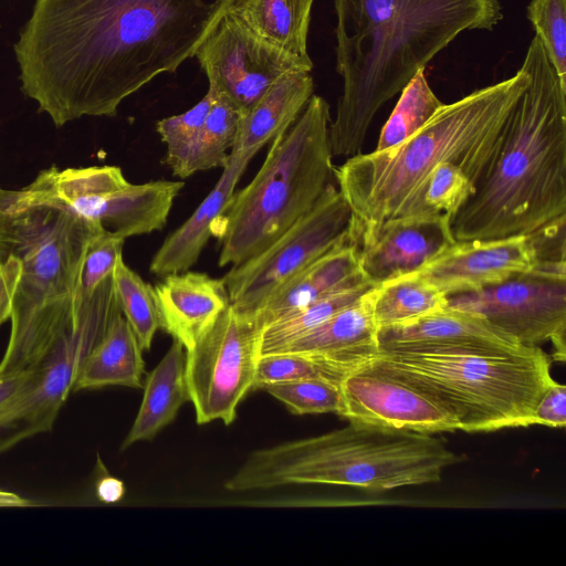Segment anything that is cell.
<instances>
[{"label":"cell","instance_id":"obj_23","mask_svg":"<svg viewBox=\"0 0 566 566\" xmlns=\"http://www.w3.org/2000/svg\"><path fill=\"white\" fill-rule=\"evenodd\" d=\"M314 92L307 71L293 70L280 76L244 115H241L232 150L254 156L296 122Z\"/></svg>","mask_w":566,"mask_h":566},{"label":"cell","instance_id":"obj_16","mask_svg":"<svg viewBox=\"0 0 566 566\" xmlns=\"http://www.w3.org/2000/svg\"><path fill=\"white\" fill-rule=\"evenodd\" d=\"M537 261L531 235L455 240L415 273L449 297L502 283L532 270Z\"/></svg>","mask_w":566,"mask_h":566},{"label":"cell","instance_id":"obj_24","mask_svg":"<svg viewBox=\"0 0 566 566\" xmlns=\"http://www.w3.org/2000/svg\"><path fill=\"white\" fill-rule=\"evenodd\" d=\"M189 400L186 349L174 339L163 359L146 377L139 410L120 450L139 441L151 440Z\"/></svg>","mask_w":566,"mask_h":566},{"label":"cell","instance_id":"obj_27","mask_svg":"<svg viewBox=\"0 0 566 566\" xmlns=\"http://www.w3.org/2000/svg\"><path fill=\"white\" fill-rule=\"evenodd\" d=\"M371 297L378 329L408 323L448 306V296L415 272L374 285Z\"/></svg>","mask_w":566,"mask_h":566},{"label":"cell","instance_id":"obj_41","mask_svg":"<svg viewBox=\"0 0 566 566\" xmlns=\"http://www.w3.org/2000/svg\"><path fill=\"white\" fill-rule=\"evenodd\" d=\"M30 505L31 502L28 499L14 492L0 490V507H25Z\"/></svg>","mask_w":566,"mask_h":566},{"label":"cell","instance_id":"obj_30","mask_svg":"<svg viewBox=\"0 0 566 566\" xmlns=\"http://www.w3.org/2000/svg\"><path fill=\"white\" fill-rule=\"evenodd\" d=\"M442 105L428 84L424 69L419 70L400 92L375 150H385L402 143L418 132Z\"/></svg>","mask_w":566,"mask_h":566},{"label":"cell","instance_id":"obj_35","mask_svg":"<svg viewBox=\"0 0 566 566\" xmlns=\"http://www.w3.org/2000/svg\"><path fill=\"white\" fill-rule=\"evenodd\" d=\"M474 192L475 185L460 166L442 163L429 176L423 200L429 210L453 220Z\"/></svg>","mask_w":566,"mask_h":566},{"label":"cell","instance_id":"obj_29","mask_svg":"<svg viewBox=\"0 0 566 566\" xmlns=\"http://www.w3.org/2000/svg\"><path fill=\"white\" fill-rule=\"evenodd\" d=\"M374 284L361 283L327 295L296 312L290 313L262 328L261 355L273 353L327 318L358 301Z\"/></svg>","mask_w":566,"mask_h":566},{"label":"cell","instance_id":"obj_8","mask_svg":"<svg viewBox=\"0 0 566 566\" xmlns=\"http://www.w3.org/2000/svg\"><path fill=\"white\" fill-rule=\"evenodd\" d=\"M365 361L434 396L467 432L535 426V406L554 380L539 346L502 355L379 349Z\"/></svg>","mask_w":566,"mask_h":566},{"label":"cell","instance_id":"obj_14","mask_svg":"<svg viewBox=\"0 0 566 566\" xmlns=\"http://www.w3.org/2000/svg\"><path fill=\"white\" fill-rule=\"evenodd\" d=\"M195 56L209 80V88L228 98L241 115L284 73L313 69L311 59H300L265 44L229 12Z\"/></svg>","mask_w":566,"mask_h":566},{"label":"cell","instance_id":"obj_11","mask_svg":"<svg viewBox=\"0 0 566 566\" xmlns=\"http://www.w3.org/2000/svg\"><path fill=\"white\" fill-rule=\"evenodd\" d=\"M261 333L252 315L230 304L186 350L187 384L197 423L234 421L239 403L254 386Z\"/></svg>","mask_w":566,"mask_h":566},{"label":"cell","instance_id":"obj_15","mask_svg":"<svg viewBox=\"0 0 566 566\" xmlns=\"http://www.w3.org/2000/svg\"><path fill=\"white\" fill-rule=\"evenodd\" d=\"M337 416L354 422L426 433L460 430L448 406L409 380L367 361L340 380Z\"/></svg>","mask_w":566,"mask_h":566},{"label":"cell","instance_id":"obj_31","mask_svg":"<svg viewBox=\"0 0 566 566\" xmlns=\"http://www.w3.org/2000/svg\"><path fill=\"white\" fill-rule=\"evenodd\" d=\"M113 279L122 314L142 348L148 350L156 332L160 328L155 290L129 269L123 258L116 263Z\"/></svg>","mask_w":566,"mask_h":566},{"label":"cell","instance_id":"obj_37","mask_svg":"<svg viewBox=\"0 0 566 566\" xmlns=\"http://www.w3.org/2000/svg\"><path fill=\"white\" fill-rule=\"evenodd\" d=\"M534 424L564 428L566 424V387L553 380L534 409Z\"/></svg>","mask_w":566,"mask_h":566},{"label":"cell","instance_id":"obj_18","mask_svg":"<svg viewBox=\"0 0 566 566\" xmlns=\"http://www.w3.org/2000/svg\"><path fill=\"white\" fill-rule=\"evenodd\" d=\"M453 220L441 213L389 219L359 248V268L374 285L421 269L455 241Z\"/></svg>","mask_w":566,"mask_h":566},{"label":"cell","instance_id":"obj_3","mask_svg":"<svg viewBox=\"0 0 566 566\" xmlns=\"http://www.w3.org/2000/svg\"><path fill=\"white\" fill-rule=\"evenodd\" d=\"M527 83L521 66L512 77L443 104L402 143L360 153L334 168L350 209L349 234L358 248L389 219L436 213L424 205L423 195L438 165L460 166L476 188L495 160L507 117Z\"/></svg>","mask_w":566,"mask_h":566},{"label":"cell","instance_id":"obj_38","mask_svg":"<svg viewBox=\"0 0 566 566\" xmlns=\"http://www.w3.org/2000/svg\"><path fill=\"white\" fill-rule=\"evenodd\" d=\"M1 251V250H0ZM2 252L0 261V325L10 319L14 295L21 276V261L12 253Z\"/></svg>","mask_w":566,"mask_h":566},{"label":"cell","instance_id":"obj_9","mask_svg":"<svg viewBox=\"0 0 566 566\" xmlns=\"http://www.w3.org/2000/svg\"><path fill=\"white\" fill-rule=\"evenodd\" d=\"M120 315L113 275L91 292H77L74 322L33 363L0 412V453L52 429L84 360Z\"/></svg>","mask_w":566,"mask_h":566},{"label":"cell","instance_id":"obj_40","mask_svg":"<svg viewBox=\"0 0 566 566\" xmlns=\"http://www.w3.org/2000/svg\"><path fill=\"white\" fill-rule=\"evenodd\" d=\"M28 376V371L0 375V412L15 396Z\"/></svg>","mask_w":566,"mask_h":566},{"label":"cell","instance_id":"obj_17","mask_svg":"<svg viewBox=\"0 0 566 566\" xmlns=\"http://www.w3.org/2000/svg\"><path fill=\"white\" fill-rule=\"evenodd\" d=\"M379 349L502 355L527 346L481 315L446 306L418 319L379 328Z\"/></svg>","mask_w":566,"mask_h":566},{"label":"cell","instance_id":"obj_5","mask_svg":"<svg viewBox=\"0 0 566 566\" xmlns=\"http://www.w3.org/2000/svg\"><path fill=\"white\" fill-rule=\"evenodd\" d=\"M463 460L432 433L349 421L324 434L252 451L224 489L326 484L381 492L440 482L447 468Z\"/></svg>","mask_w":566,"mask_h":566},{"label":"cell","instance_id":"obj_28","mask_svg":"<svg viewBox=\"0 0 566 566\" xmlns=\"http://www.w3.org/2000/svg\"><path fill=\"white\" fill-rule=\"evenodd\" d=\"M214 95L202 127L182 158L171 168L172 174L179 178L216 167L223 168L229 159L241 114L223 95L216 92Z\"/></svg>","mask_w":566,"mask_h":566},{"label":"cell","instance_id":"obj_4","mask_svg":"<svg viewBox=\"0 0 566 566\" xmlns=\"http://www.w3.org/2000/svg\"><path fill=\"white\" fill-rule=\"evenodd\" d=\"M528 83L486 176L452 222L457 241L532 235L566 221V87L534 35Z\"/></svg>","mask_w":566,"mask_h":566},{"label":"cell","instance_id":"obj_36","mask_svg":"<svg viewBox=\"0 0 566 566\" xmlns=\"http://www.w3.org/2000/svg\"><path fill=\"white\" fill-rule=\"evenodd\" d=\"M216 95L211 88L190 109L157 122L156 130L167 146L165 164L172 168L185 155L189 145L202 127Z\"/></svg>","mask_w":566,"mask_h":566},{"label":"cell","instance_id":"obj_13","mask_svg":"<svg viewBox=\"0 0 566 566\" xmlns=\"http://www.w3.org/2000/svg\"><path fill=\"white\" fill-rule=\"evenodd\" d=\"M349 220V206L329 184L306 214L222 277L231 305L252 315L275 289L344 238Z\"/></svg>","mask_w":566,"mask_h":566},{"label":"cell","instance_id":"obj_33","mask_svg":"<svg viewBox=\"0 0 566 566\" xmlns=\"http://www.w3.org/2000/svg\"><path fill=\"white\" fill-rule=\"evenodd\" d=\"M349 370L314 357L274 352L262 354L258 360L253 389L303 378L325 377L340 381Z\"/></svg>","mask_w":566,"mask_h":566},{"label":"cell","instance_id":"obj_39","mask_svg":"<svg viewBox=\"0 0 566 566\" xmlns=\"http://www.w3.org/2000/svg\"><path fill=\"white\" fill-rule=\"evenodd\" d=\"M125 494L124 483L117 478L104 475L96 483V495L106 504L119 502Z\"/></svg>","mask_w":566,"mask_h":566},{"label":"cell","instance_id":"obj_26","mask_svg":"<svg viewBox=\"0 0 566 566\" xmlns=\"http://www.w3.org/2000/svg\"><path fill=\"white\" fill-rule=\"evenodd\" d=\"M143 352L122 314L84 360L72 391L106 386L142 388L145 375Z\"/></svg>","mask_w":566,"mask_h":566},{"label":"cell","instance_id":"obj_10","mask_svg":"<svg viewBox=\"0 0 566 566\" xmlns=\"http://www.w3.org/2000/svg\"><path fill=\"white\" fill-rule=\"evenodd\" d=\"M184 181L133 185L117 166L42 170L21 188L33 200L62 207L99 231L123 239L161 230Z\"/></svg>","mask_w":566,"mask_h":566},{"label":"cell","instance_id":"obj_32","mask_svg":"<svg viewBox=\"0 0 566 566\" xmlns=\"http://www.w3.org/2000/svg\"><path fill=\"white\" fill-rule=\"evenodd\" d=\"M339 382L325 377H314L272 382L260 389L283 402L294 415H337L342 405Z\"/></svg>","mask_w":566,"mask_h":566},{"label":"cell","instance_id":"obj_20","mask_svg":"<svg viewBox=\"0 0 566 566\" xmlns=\"http://www.w3.org/2000/svg\"><path fill=\"white\" fill-rule=\"evenodd\" d=\"M154 290L160 328L186 350L231 304L223 279L189 270L165 275Z\"/></svg>","mask_w":566,"mask_h":566},{"label":"cell","instance_id":"obj_7","mask_svg":"<svg viewBox=\"0 0 566 566\" xmlns=\"http://www.w3.org/2000/svg\"><path fill=\"white\" fill-rule=\"evenodd\" d=\"M328 103L312 95L286 133L271 142L255 177L234 191L213 234L221 241L219 265H238L268 248L306 214L332 179Z\"/></svg>","mask_w":566,"mask_h":566},{"label":"cell","instance_id":"obj_21","mask_svg":"<svg viewBox=\"0 0 566 566\" xmlns=\"http://www.w3.org/2000/svg\"><path fill=\"white\" fill-rule=\"evenodd\" d=\"M371 289L276 352L314 357L348 370L367 360L379 350Z\"/></svg>","mask_w":566,"mask_h":566},{"label":"cell","instance_id":"obj_6","mask_svg":"<svg viewBox=\"0 0 566 566\" xmlns=\"http://www.w3.org/2000/svg\"><path fill=\"white\" fill-rule=\"evenodd\" d=\"M97 231L62 207L0 187V250L22 264L0 375L28 371L72 325L85 249Z\"/></svg>","mask_w":566,"mask_h":566},{"label":"cell","instance_id":"obj_42","mask_svg":"<svg viewBox=\"0 0 566 566\" xmlns=\"http://www.w3.org/2000/svg\"><path fill=\"white\" fill-rule=\"evenodd\" d=\"M1 259H2V252L0 251V261H1Z\"/></svg>","mask_w":566,"mask_h":566},{"label":"cell","instance_id":"obj_1","mask_svg":"<svg viewBox=\"0 0 566 566\" xmlns=\"http://www.w3.org/2000/svg\"><path fill=\"white\" fill-rule=\"evenodd\" d=\"M234 0H35L14 53L21 90L55 126L115 116L195 56Z\"/></svg>","mask_w":566,"mask_h":566},{"label":"cell","instance_id":"obj_2","mask_svg":"<svg viewBox=\"0 0 566 566\" xmlns=\"http://www.w3.org/2000/svg\"><path fill=\"white\" fill-rule=\"evenodd\" d=\"M336 71L343 80L328 126L333 156L360 154L378 111L458 35L492 30L499 0H334Z\"/></svg>","mask_w":566,"mask_h":566},{"label":"cell","instance_id":"obj_34","mask_svg":"<svg viewBox=\"0 0 566 566\" xmlns=\"http://www.w3.org/2000/svg\"><path fill=\"white\" fill-rule=\"evenodd\" d=\"M527 18L566 87V0H531Z\"/></svg>","mask_w":566,"mask_h":566},{"label":"cell","instance_id":"obj_12","mask_svg":"<svg viewBox=\"0 0 566 566\" xmlns=\"http://www.w3.org/2000/svg\"><path fill=\"white\" fill-rule=\"evenodd\" d=\"M565 261H537L530 271L474 292L448 297V306L484 317L523 346L551 342L565 360Z\"/></svg>","mask_w":566,"mask_h":566},{"label":"cell","instance_id":"obj_22","mask_svg":"<svg viewBox=\"0 0 566 566\" xmlns=\"http://www.w3.org/2000/svg\"><path fill=\"white\" fill-rule=\"evenodd\" d=\"M252 157L248 153L231 149L214 187L195 212L167 237L155 253L149 266L151 273L164 276L185 272L197 262Z\"/></svg>","mask_w":566,"mask_h":566},{"label":"cell","instance_id":"obj_25","mask_svg":"<svg viewBox=\"0 0 566 566\" xmlns=\"http://www.w3.org/2000/svg\"><path fill=\"white\" fill-rule=\"evenodd\" d=\"M314 0H234L229 13L256 39L310 60L307 35Z\"/></svg>","mask_w":566,"mask_h":566},{"label":"cell","instance_id":"obj_19","mask_svg":"<svg viewBox=\"0 0 566 566\" xmlns=\"http://www.w3.org/2000/svg\"><path fill=\"white\" fill-rule=\"evenodd\" d=\"M369 282L359 268V248L348 233L275 289L252 314L263 328L327 295Z\"/></svg>","mask_w":566,"mask_h":566}]
</instances>
